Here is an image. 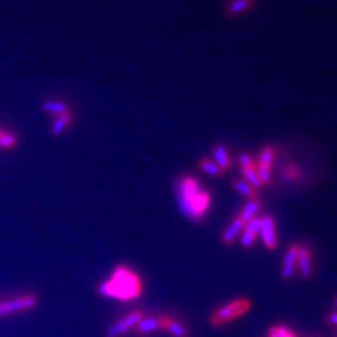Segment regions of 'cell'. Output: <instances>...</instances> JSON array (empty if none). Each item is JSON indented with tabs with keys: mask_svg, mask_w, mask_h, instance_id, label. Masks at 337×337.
<instances>
[{
	"mask_svg": "<svg viewBox=\"0 0 337 337\" xmlns=\"http://www.w3.org/2000/svg\"><path fill=\"white\" fill-rule=\"evenodd\" d=\"M179 197L182 212L191 219H201L209 209V192L202 190L194 177H184L179 182Z\"/></svg>",
	"mask_w": 337,
	"mask_h": 337,
	"instance_id": "6da1fadb",
	"label": "cell"
},
{
	"mask_svg": "<svg viewBox=\"0 0 337 337\" xmlns=\"http://www.w3.org/2000/svg\"><path fill=\"white\" fill-rule=\"evenodd\" d=\"M100 292L120 300H133L141 292V282L138 275L125 266L116 267L109 281L100 285Z\"/></svg>",
	"mask_w": 337,
	"mask_h": 337,
	"instance_id": "7a4b0ae2",
	"label": "cell"
},
{
	"mask_svg": "<svg viewBox=\"0 0 337 337\" xmlns=\"http://www.w3.org/2000/svg\"><path fill=\"white\" fill-rule=\"evenodd\" d=\"M250 307H251L250 300L248 299L235 300V301L230 302V304L225 305L221 309L216 310V311L211 315V317H210V324L214 327L222 326V325L233 321L236 317L246 314V312L250 310Z\"/></svg>",
	"mask_w": 337,
	"mask_h": 337,
	"instance_id": "3957f363",
	"label": "cell"
},
{
	"mask_svg": "<svg viewBox=\"0 0 337 337\" xmlns=\"http://www.w3.org/2000/svg\"><path fill=\"white\" fill-rule=\"evenodd\" d=\"M38 304V299L34 295H24L9 301L0 302V317L8 316L15 312L29 311Z\"/></svg>",
	"mask_w": 337,
	"mask_h": 337,
	"instance_id": "277c9868",
	"label": "cell"
},
{
	"mask_svg": "<svg viewBox=\"0 0 337 337\" xmlns=\"http://www.w3.org/2000/svg\"><path fill=\"white\" fill-rule=\"evenodd\" d=\"M143 317H144L143 311H139V310H136V311L131 312V314H129L128 316L124 317L123 320H120V321L116 322V324L111 325V326L107 329L106 336L107 337H121V336H124V335L128 334L129 331H131L133 329H135V326L139 324V321H140Z\"/></svg>",
	"mask_w": 337,
	"mask_h": 337,
	"instance_id": "5b68a950",
	"label": "cell"
},
{
	"mask_svg": "<svg viewBox=\"0 0 337 337\" xmlns=\"http://www.w3.org/2000/svg\"><path fill=\"white\" fill-rule=\"evenodd\" d=\"M260 233L266 248L273 250L277 245V238H276L275 231V221L270 215L260 219Z\"/></svg>",
	"mask_w": 337,
	"mask_h": 337,
	"instance_id": "8992f818",
	"label": "cell"
},
{
	"mask_svg": "<svg viewBox=\"0 0 337 337\" xmlns=\"http://www.w3.org/2000/svg\"><path fill=\"white\" fill-rule=\"evenodd\" d=\"M297 253H299V246L292 245L285 253L284 263H282V277L285 280H290L294 276L297 262Z\"/></svg>",
	"mask_w": 337,
	"mask_h": 337,
	"instance_id": "52a82bcc",
	"label": "cell"
},
{
	"mask_svg": "<svg viewBox=\"0 0 337 337\" xmlns=\"http://www.w3.org/2000/svg\"><path fill=\"white\" fill-rule=\"evenodd\" d=\"M134 330L138 335H148L156 330H163V316L143 317Z\"/></svg>",
	"mask_w": 337,
	"mask_h": 337,
	"instance_id": "ba28073f",
	"label": "cell"
},
{
	"mask_svg": "<svg viewBox=\"0 0 337 337\" xmlns=\"http://www.w3.org/2000/svg\"><path fill=\"white\" fill-rule=\"evenodd\" d=\"M301 275L305 278H309L311 276V253L307 246H299V253H297V262Z\"/></svg>",
	"mask_w": 337,
	"mask_h": 337,
	"instance_id": "9c48e42d",
	"label": "cell"
},
{
	"mask_svg": "<svg viewBox=\"0 0 337 337\" xmlns=\"http://www.w3.org/2000/svg\"><path fill=\"white\" fill-rule=\"evenodd\" d=\"M163 330H166L175 337H190V332L186 327L171 317L163 316Z\"/></svg>",
	"mask_w": 337,
	"mask_h": 337,
	"instance_id": "30bf717a",
	"label": "cell"
},
{
	"mask_svg": "<svg viewBox=\"0 0 337 337\" xmlns=\"http://www.w3.org/2000/svg\"><path fill=\"white\" fill-rule=\"evenodd\" d=\"M244 225H245V222L240 219V216L234 219V221L229 225L228 229L225 230L224 235H222V243L224 244L234 243L235 239L238 238L239 234H240L241 230L244 229Z\"/></svg>",
	"mask_w": 337,
	"mask_h": 337,
	"instance_id": "8fae6325",
	"label": "cell"
},
{
	"mask_svg": "<svg viewBox=\"0 0 337 337\" xmlns=\"http://www.w3.org/2000/svg\"><path fill=\"white\" fill-rule=\"evenodd\" d=\"M214 158H215V163H216V165L219 166L220 168H221L222 171H225V170H229V168H231V165H233L228 150H226V148H225V146H222V145L215 146V148H214Z\"/></svg>",
	"mask_w": 337,
	"mask_h": 337,
	"instance_id": "7c38bea8",
	"label": "cell"
},
{
	"mask_svg": "<svg viewBox=\"0 0 337 337\" xmlns=\"http://www.w3.org/2000/svg\"><path fill=\"white\" fill-rule=\"evenodd\" d=\"M260 207H261V202L257 197L250 199L248 202H246L245 206H244L243 212L240 214V219L243 220L244 222L250 221L251 219L256 217V214L258 212Z\"/></svg>",
	"mask_w": 337,
	"mask_h": 337,
	"instance_id": "4fadbf2b",
	"label": "cell"
},
{
	"mask_svg": "<svg viewBox=\"0 0 337 337\" xmlns=\"http://www.w3.org/2000/svg\"><path fill=\"white\" fill-rule=\"evenodd\" d=\"M234 189L238 192H240L241 195H244L248 199H253L256 197V189L253 186H251L249 182H246L245 180H239L235 179L233 181Z\"/></svg>",
	"mask_w": 337,
	"mask_h": 337,
	"instance_id": "5bb4252c",
	"label": "cell"
},
{
	"mask_svg": "<svg viewBox=\"0 0 337 337\" xmlns=\"http://www.w3.org/2000/svg\"><path fill=\"white\" fill-rule=\"evenodd\" d=\"M199 166L202 171L209 175H212V176H221L224 174V171L216 165V163L214 160H210V159H201L199 163Z\"/></svg>",
	"mask_w": 337,
	"mask_h": 337,
	"instance_id": "9a60e30c",
	"label": "cell"
},
{
	"mask_svg": "<svg viewBox=\"0 0 337 337\" xmlns=\"http://www.w3.org/2000/svg\"><path fill=\"white\" fill-rule=\"evenodd\" d=\"M70 123H72V115H70V112H67V114L59 115L55 119V121H54L51 131H53L54 135H60V134L64 131V129L67 128Z\"/></svg>",
	"mask_w": 337,
	"mask_h": 337,
	"instance_id": "2e32d148",
	"label": "cell"
},
{
	"mask_svg": "<svg viewBox=\"0 0 337 337\" xmlns=\"http://www.w3.org/2000/svg\"><path fill=\"white\" fill-rule=\"evenodd\" d=\"M243 170V175L245 177V181L249 182L251 186H253L255 189H258V187L262 186V182H261L260 177L257 175V170H256V166H253V168H241Z\"/></svg>",
	"mask_w": 337,
	"mask_h": 337,
	"instance_id": "e0dca14e",
	"label": "cell"
},
{
	"mask_svg": "<svg viewBox=\"0 0 337 337\" xmlns=\"http://www.w3.org/2000/svg\"><path fill=\"white\" fill-rule=\"evenodd\" d=\"M43 109L45 110V111L55 114V115L58 116L69 112L67 104H64V102L62 101H46L43 104Z\"/></svg>",
	"mask_w": 337,
	"mask_h": 337,
	"instance_id": "ac0fdd59",
	"label": "cell"
},
{
	"mask_svg": "<svg viewBox=\"0 0 337 337\" xmlns=\"http://www.w3.org/2000/svg\"><path fill=\"white\" fill-rule=\"evenodd\" d=\"M251 5H253V1H250V0H236V1L229 4L226 11L230 15H236V14H240L243 11L248 10Z\"/></svg>",
	"mask_w": 337,
	"mask_h": 337,
	"instance_id": "d6986e66",
	"label": "cell"
},
{
	"mask_svg": "<svg viewBox=\"0 0 337 337\" xmlns=\"http://www.w3.org/2000/svg\"><path fill=\"white\" fill-rule=\"evenodd\" d=\"M273 158H275V150H273V148H271V146H267V148H265L261 151L260 156H258L257 165L271 168H272Z\"/></svg>",
	"mask_w": 337,
	"mask_h": 337,
	"instance_id": "ffe728a7",
	"label": "cell"
},
{
	"mask_svg": "<svg viewBox=\"0 0 337 337\" xmlns=\"http://www.w3.org/2000/svg\"><path fill=\"white\" fill-rule=\"evenodd\" d=\"M268 337H295L294 334L289 331L286 327L273 326L268 331Z\"/></svg>",
	"mask_w": 337,
	"mask_h": 337,
	"instance_id": "44dd1931",
	"label": "cell"
},
{
	"mask_svg": "<svg viewBox=\"0 0 337 337\" xmlns=\"http://www.w3.org/2000/svg\"><path fill=\"white\" fill-rule=\"evenodd\" d=\"M244 229H245V231H248V233H251L253 234V235L257 236V234L260 233V219H258V217H253L250 221L245 222Z\"/></svg>",
	"mask_w": 337,
	"mask_h": 337,
	"instance_id": "7402d4cb",
	"label": "cell"
},
{
	"mask_svg": "<svg viewBox=\"0 0 337 337\" xmlns=\"http://www.w3.org/2000/svg\"><path fill=\"white\" fill-rule=\"evenodd\" d=\"M16 144V139L15 136L11 135V134H4L3 136H1V139H0V146L1 148H13L14 145Z\"/></svg>",
	"mask_w": 337,
	"mask_h": 337,
	"instance_id": "603a6c76",
	"label": "cell"
},
{
	"mask_svg": "<svg viewBox=\"0 0 337 337\" xmlns=\"http://www.w3.org/2000/svg\"><path fill=\"white\" fill-rule=\"evenodd\" d=\"M239 164L241 165V168H253V166H256L255 163H253V158L251 156H249L248 154H241L240 156H239Z\"/></svg>",
	"mask_w": 337,
	"mask_h": 337,
	"instance_id": "cb8c5ba5",
	"label": "cell"
},
{
	"mask_svg": "<svg viewBox=\"0 0 337 337\" xmlns=\"http://www.w3.org/2000/svg\"><path fill=\"white\" fill-rule=\"evenodd\" d=\"M255 240H256V235H253V234H251V233H248V231H244L243 238H241V244H243V246H245V248H250V246L255 243Z\"/></svg>",
	"mask_w": 337,
	"mask_h": 337,
	"instance_id": "d4e9b609",
	"label": "cell"
},
{
	"mask_svg": "<svg viewBox=\"0 0 337 337\" xmlns=\"http://www.w3.org/2000/svg\"><path fill=\"white\" fill-rule=\"evenodd\" d=\"M285 175H286L289 179L296 180L300 177V168H297L296 166H290V168H285Z\"/></svg>",
	"mask_w": 337,
	"mask_h": 337,
	"instance_id": "484cf974",
	"label": "cell"
},
{
	"mask_svg": "<svg viewBox=\"0 0 337 337\" xmlns=\"http://www.w3.org/2000/svg\"><path fill=\"white\" fill-rule=\"evenodd\" d=\"M330 322H331L332 325L337 324V314H336V312H332V315L330 316Z\"/></svg>",
	"mask_w": 337,
	"mask_h": 337,
	"instance_id": "4316f807",
	"label": "cell"
},
{
	"mask_svg": "<svg viewBox=\"0 0 337 337\" xmlns=\"http://www.w3.org/2000/svg\"><path fill=\"white\" fill-rule=\"evenodd\" d=\"M3 135H4V133L1 130H0V139H1V136H3Z\"/></svg>",
	"mask_w": 337,
	"mask_h": 337,
	"instance_id": "83f0119b",
	"label": "cell"
}]
</instances>
